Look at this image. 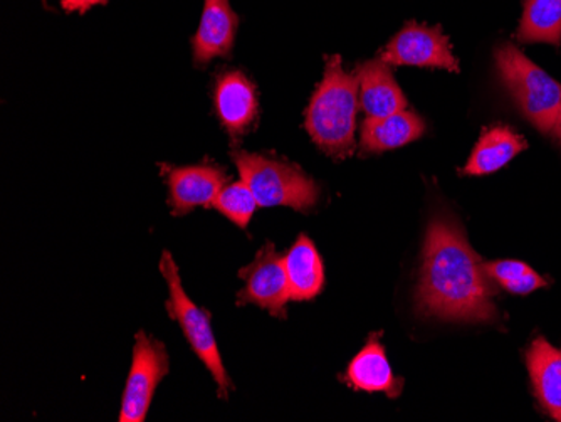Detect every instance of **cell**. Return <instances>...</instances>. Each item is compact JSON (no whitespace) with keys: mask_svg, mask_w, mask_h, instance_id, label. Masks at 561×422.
Wrapping results in <instances>:
<instances>
[{"mask_svg":"<svg viewBox=\"0 0 561 422\" xmlns=\"http://www.w3.org/2000/svg\"><path fill=\"white\" fill-rule=\"evenodd\" d=\"M417 310L425 317L468 323H496L500 318L493 280L472 250L465 231L450 217L431 220L422 254Z\"/></svg>","mask_w":561,"mask_h":422,"instance_id":"obj_1","label":"cell"},{"mask_svg":"<svg viewBox=\"0 0 561 422\" xmlns=\"http://www.w3.org/2000/svg\"><path fill=\"white\" fill-rule=\"evenodd\" d=\"M358 81L343 69L340 56H330L324 75L306 110L305 127L314 144L335 159H346L355 148Z\"/></svg>","mask_w":561,"mask_h":422,"instance_id":"obj_2","label":"cell"},{"mask_svg":"<svg viewBox=\"0 0 561 422\" xmlns=\"http://www.w3.org/2000/svg\"><path fill=\"white\" fill-rule=\"evenodd\" d=\"M494 61L519 113L541 134H553L561 109V84L513 44L497 46Z\"/></svg>","mask_w":561,"mask_h":422,"instance_id":"obj_3","label":"cell"},{"mask_svg":"<svg viewBox=\"0 0 561 422\" xmlns=\"http://www.w3.org/2000/svg\"><path fill=\"white\" fill-rule=\"evenodd\" d=\"M232 160L261 207L286 206L306 213L317 206L320 187L298 167L244 150L232 152Z\"/></svg>","mask_w":561,"mask_h":422,"instance_id":"obj_4","label":"cell"},{"mask_svg":"<svg viewBox=\"0 0 561 422\" xmlns=\"http://www.w3.org/2000/svg\"><path fill=\"white\" fill-rule=\"evenodd\" d=\"M160 271L169 286V300L165 304L169 317L181 326L185 339L191 343L192 351L201 358L202 364L206 365L210 376L216 380L219 396L227 399L231 380H229L222 358H220L219 346H217L213 326H210L209 311L202 310L188 298L184 286H182L181 273H179L175 260L167 251H163L162 260H160Z\"/></svg>","mask_w":561,"mask_h":422,"instance_id":"obj_5","label":"cell"},{"mask_svg":"<svg viewBox=\"0 0 561 422\" xmlns=\"http://www.w3.org/2000/svg\"><path fill=\"white\" fill-rule=\"evenodd\" d=\"M170 361L165 345L145 332L135 337L130 374L123 394L119 422H141L147 419L157 387L169 374Z\"/></svg>","mask_w":561,"mask_h":422,"instance_id":"obj_6","label":"cell"},{"mask_svg":"<svg viewBox=\"0 0 561 422\" xmlns=\"http://www.w3.org/2000/svg\"><path fill=\"white\" fill-rule=\"evenodd\" d=\"M244 288L238 293V305H257L273 317H285L286 304L291 300L285 256L277 253L273 242H266L249 266L239 271Z\"/></svg>","mask_w":561,"mask_h":422,"instance_id":"obj_7","label":"cell"},{"mask_svg":"<svg viewBox=\"0 0 561 422\" xmlns=\"http://www.w3.org/2000/svg\"><path fill=\"white\" fill-rule=\"evenodd\" d=\"M380 58L389 66H417L459 72V61L440 27L422 26L417 22L403 26L387 44Z\"/></svg>","mask_w":561,"mask_h":422,"instance_id":"obj_8","label":"cell"},{"mask_svg":"<svg viewBox=\"0 0 561 422\" xmlns=\"http://www.w3.org/2000/svg\"><path fill=\"white\" fill-rule=\"evenodd\" d=\"M173 216H184L195 207L210 206L226 185L227 173L214 163L165 167Z\"/></svg>","mask_w":561,"mask_h":422,"instance_id":"obj_9","label":"cell"},{"mask_svg":"<svg viewBox=\"0 0 561 422\" xmlns=\"http://www.w3.org/2000/svg\"><path fill=\"white\" fill-rule=\"evenodd\" d=\"M214 106L224 128L239 137L256 118V90L241 71L224 72L214 88Z\"/></svg>","mask_w":561,"mask_h":422,"instance_id":"obj_10","label":"cell"},{"mask_svg":"<svg viewBox=\"0 0 561 422\" xmlns=\"http://www.w3.org/2000/svg\"><path fill=\"white\" fill-rule=\"evenodd\" d=\"M360 103L370 118H383L407 109V98L383 59H370L355 69Z\"/></svg>","mask_w":561,"mask_h":422,"instance_id":"obj_11","label":"cell"},{"mask_svg":"<svg viewBox=\"0 0 561 422\" xmlns=\"http://www.w3.org/2000/svg\"><path fill=\"white\" fill-rule=\"evenodd\" d=\"M526 365L537 401L554 421L561 422V351L538 337L526 352Z\"/></svg>","mask_w":561,"mask_h":422,"instance_id":"obj_12","label":"cell"},{"mask_svg":"<svg viewBox=\"0 0 561 422\" xmlns=\"http://www.w3.org/2000/svg\"><path fill=\"white\" fill-rule=\"evenodd\" d=\"M238 18L229 0H206L201 26L194 37V59L206 65L217 56H226L234 44Z\"/></svg>","mask_w":561,"mask_h":422,"instance_id":"obj_13","label":"cell"},{"mask_svg":"<svg viewBox=\"0 0 561 422\" xmlns=\"http://www.w3.org/2000/svg\"><path fill=\"white\" fill-rule=\"evenodd\" d=\"M345 380L353 389L364 392H381L389 397L402 394L403 380L393 376L386 349L377 337H370L367 345L350 362Z\"/></svg>","mask_w":561,"mask_h":422,"instance_id":"obj_14","label":"cell"},{"mask_svg":"<svg viewBox=\"0 0 561 422\" xmlns=\"http://www.w3.org/2000/svg\"><path fill=\"white\" fill-rule=\"evenodd\" d=\"M424 132V119L409 110H402L383 118L368 116L362 125L360 147L368 153L387 152L419 140Z\"/></svg>","mask_w":561,"mask_h":422,"instance_id":"obj_15","label":"cell"},{"mask_svg":"<svg viewBox=\"0 0 561 422\" xmlns=\"http://www.w3.org/2000/svg\"><path fill=\"white\" fill-rule=\"evenodd\" d=\"M526 147L525 138L506 125L488 128L479 137L462 173L474 178L490 175L512 162Z\"/></svg>","mask_w":561,"mask_h":422,"instance_id":"obj_16","label":"cell"},{"mask_svg":"<svg viewBox=\"0 0 561 422\" xmlns=\"http://www.w3.org/2000/svg\"><path fill=\"white\" fill-rule=\"evenodd\" d=\"M285 266L291 300L310 301L323 292V261L308 236L296 239L285 256Z\"/></svg>","mask_w":561,"mask_h":422,"instance_id":"obj_17","label":"cell"},{"mask_svg":"<svg viewBox=\"0 0 561 422\" xmlns=\"http://www.w3.org/2000/svg\"><path fill=\"white\" fill-rule=\"evenodd\" d=\"M518 39L522 43L561 44V0H526Z\"/></svg>","mask_w":561,"mask_h":422,"instance_id":"obj_18","label":"cell"},{"mask_svg":"<svg viewBox=\"0 0 561 422\" xmlns=\"http://www.w3.org/2000/svg\"><path fill=\"white\" fill-rule=\"evenodd\" d=\"M220 214L232 220L239 228H248L251 223L252 214L256 213V197L252 194L249 185L244 181L232 182L224 185L222 191L217 195L213 204Z\"/></svg>","mask_w":561,"mask_h":422,"instance_id":"obj_19","label":"cell"},{"mask_svg":"<svg viewBox=\"0 0 561 422\" xmlns=\"http://www.w3.org/2000/svg\"><path fill=\"white\" fill-rule=\"evenodd\" d=\"M484 270L493 282H496L503 288H507L512 283L518 282L523 276L528 275L531 267L522 263V261L504 260L486 263Z\"/></svg>","mask_w":561,"mask_h":422,"instance_id":"obj_20","label":"cell"},{"mask_svg":"<svg viewBox=\"0 0 561 422\" xmlns=\"http://www.w3.org/2000/svg\"><path fill=\"white\" fill-rule=\"evenodd\" d=\"M548 286L547 280L541 278L538 275L537 271H529L528 275L523 276L518 282L512 283V285L507 286V292L513 293V295H529V293L537 292V289L545 288Z\"/></svg>","mask_w":561,"mask_h":422,"instance_id":"obj_21","label":"cell"},{"mask_svg":"<svg viewBox=\"0 0 561 422\" xmlns=\"http://www.w3.org/2000/svg\"><path fill=\"white\" fill-rule=\"evenodd\" d=\"M101 2H105V0H61L62 8L68 9V11H87L91 5L101 4Z\"/></svg>","mask_w":561,"mask_h":422,"instance_id":"obj_22","label":"cell"},{"mask_svg":"<svg viewBox=\"0 0 561 422\" xmlns=\"http://www.w3.org/2000/svg\"><path fill=\"white\" fill-rule=\"evenodd\" d=\"M553 135L554 140L558 141V145H561V109H560V115H558L557 125H554L553 128Z\"/></svg>","mask_w":561,"mask_h":422,"instance_id":"obj_23","label":"cell"}]
</instances>
